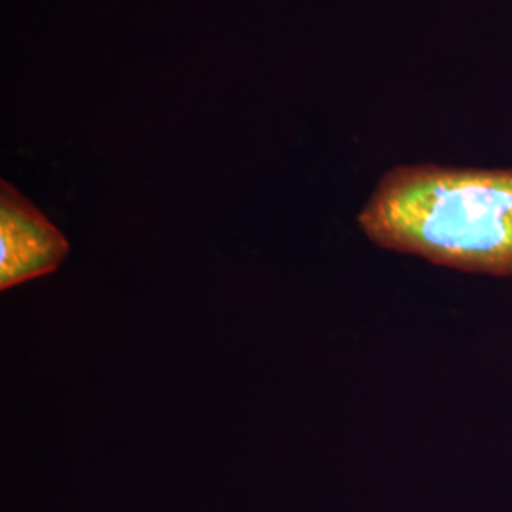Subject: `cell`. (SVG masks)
<instances>
[{
    "instance_id": "1",
    "label": "cell",
    "mask_w": 512,
    "mask_h": 512,
    "mask_svg": "<svg viewBox=\"0 0 512 512\" xmlns=\"http://www.w3.org/2000/svg\"><path fill=\"white\" fill-rule=\"evenodd\" d=\"M357 220L389 251L467 274L512 275V169L399 165Z\"/></svg>"
},
{
    "instance_id": "2",
    "label": "cell",
    "mask_w": 512,
    "mask_h": 512,
    "mask_svg": "<svg viewBox=\"0 0 512 512\" xmlns=\"http://www.w3.org/2000/svg\"><path fill=\"white\" fill-rule=\"evenodd\" d=\"M71 251L69 239L14 184L0 183V289L55 272Z\"/></svg>"
}]
</instances>
